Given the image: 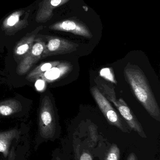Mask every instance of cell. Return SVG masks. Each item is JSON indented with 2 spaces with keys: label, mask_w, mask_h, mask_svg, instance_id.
<instances>
[{
  "label": "cell",
  "mask_w": 160,
  "mask_h": 160,
  "mask_svg": "<svg viewBox=\"0 0 160 160\" xmlns=\"http://www.w3.org/2000/svg\"><path fill=\"white\" fill-rule=\"evenodd\" d=\"M124 76L137 99L151 117L160 121V109L150 85L142 70L137 66L128 63Z\"/></svg>",
  "instance_id": "1"
},
{
  "label": "cell",
  "mask_w": 160,
  "mask_h": 160,
  "mask_svg": "<svg viewBox=\"0 0 160 160\" xmlns=\"http://www.w3.org/2000/svg\"><path fill=\"white\" fill-rule=\"evenodd\" d=\"M97 84L100 86L101 93L107 99L114 104L130 128L137 132L141 137L146 138V134L144 131L141 123L125 101L121 98L116 99L114 88L102 82H99Z\"/></svg>",
  "instance_id": "2"
},
{
  "label": "cell",
  "mask_w": 160,
  "mask_h": 160,
  "mask_svg": "<svg viewBox=\"0 0 160 160\" xmlns=\"http://www.w3.org/2000/svg\"><path fill=\"white\" fill-rule=\"evenodd\" d=\"M55 130L56 121L52 103L49 96H45L42 99L39 109V134L44 139H52Z\"/></svg>",
  "instance_id": "3"
},
{
  "label": "cell",
  "mask_w": 160,
  "mask_h": 160,
  "mask_svg": "<svg viewBox=\"0 0 160 160\" xmlns=\"http://www.w3.org/2000/svg\"><path fill=\"white\" fill-rule=\"evenodd\" d=\"M91 92L94 99L108 122L111 125L118 128L121 131L129 133L128 128L125 125L110 102L103 96L97 87H93L91 88Z\"/></svg>",
  "instance_id": "4"
},
{
  "label": "cell",
  "mask_w": 160,
  "mask_h": 160,
  "mask_svg": "<svg viewBox=\"0 0 160 160\" xmlns=\"http://www.w3.org/2000/svg\"><path fill=\"white\" fill-rule=\"evenodd\" d=\"M78 45L58 38H50L45 48L41 58L59 54H67L75 51Z\"/></svg>",
  "instance_id": "5"
},
{
  "label": "cell",
  "mask_w": 160,
  "mask_h": 160,
  "mask_svg": "<svg viewBox=\"0 0 160 160\" xmlns=\"http://www.w3.org/2000/svg\"><path fill=\"white\" fill-rule=\"evenodd\" d=\"M45 45V43L40 39L36 40L35 43H34L31 49L23 57L18 66L17 71L19 75L25 74L41 58Z\"/></svg>",
  "instance_id": "6"
},
{
  "label": "cell",
  "mask_w": 160,
  "mask_h": 160,
  "mask_svg": "<svg viewBox=\"0 0 160 160\" xmlns=\"http://www.w3.org/2000/svg\"><path fill=\"white\" fill-rule=\"evenodd\" d=\"M43 27H38L35 31L23 38L16 46L14 50V53L17 57L26 55L34 45L35 38L39 32L42 29Z\"/></svg>",
  "instance_id": "7"
},
{
  "label": "cell",
  "mask_w": 160,
  "mask_h": 160,
  "mask_svg": "<svg viewBox=\"0 0 160 160\" xmlns=\"http://www.w3.org/2000/svg\"><path fill=\"white\" fill-rule=\"evenodd\" d=\"M17 132L16 129L0 132V152L3 153L5 157L8 155L10 144L16 137Z\"/></svg>",
  "instance_id": "8"
},
{
  "label": "cell",
  "mask_w": 160,
  "mask_h": 160,
  "mask_svg": "<svg viewBox=\"0 0 160 160\" xmlns=\"http://www.w3.org/2000/svg\"><path fill=\"white\" fill-rule=\"evenodd\" d=\"M21 105L15 99H8L0 102V115L3 116L11 115L20 111Z\"/></svg>",
  "instance_id": "9"
},
{
  "label": "cell",
  "mask_w": 160,
  "mask_h": 160,
  "mask_svg": "<svg viewBox=\"0 0 160 160\" xmlns=\"http://www.w3.org/2000/svg\"><path fill=\"white\" fill-rule=\"evenodd\" d=\"M74 160H93L89 150L81 143L80 140H73Z\"/></svg>",
  "instance_id": "10"
},
{
  "label": "cell",
  "mask_w": 160,
  "mask_h": 160,
  "mask_svg": "<svg viewBox=\"0 0 160 160\" xmlns=\"http://www.w3.org/2000/svg\"><path fill=\"white\" fill-rule=\"evenodd\" d=\"M59 63L60 62H53L42 64L31 71L26 78V79L30 82H34V80L40 78L44 73L52 68L59 65Z\"/></svg>",
  "instance_id": "11"
},
{
  "label": "cell",
  "mask_w": 160,
  "mask_h": 160,
  "mask_svg": "<svg viewBox=\"0 0 160 160\" xmlns=\"http://www.w3.org/2000/svg\"><path fill=\"white\" fill-rule=\"evenodd\" d=\"M52 29L55 30H63L65 31H76V32L79 34L85 36L89 37V34L83 29L81 28H77V26L74 22L70 21L64 22L60 24L54 25Z\"/></svg>",
  "instance_id": "12"
},
{
  "label": "cell",
  "mask_w": 160,
  "mask_h": 160,
  "mask_svg": "<svg viewBox=\"0 0 160 160\" xmlns=\"http://www.w3.org/2000/svg\"><path fill=\"white\" fill-rule=\"evenodd\" d=\"M65 68L55 66L52 68L46 71L41 76V78L48 80H54L59 78L61 75L64 74Z\"/></svg>",
  "instance_id": "13"
},
{
  "label": "cell",
  "mask_w": 160,
  "mask_h": 160,
  "mask_svg": "<svg viewBox=\"0 0 160 160\" xmlns=\"http://www.w3.org/2000/svg\"><path fill=\"white\" fill-rule=\"evenodd\" d=\"M120 157V149L116 144H113L110 147L104 160H119Z\"/></svg>",
  "instance_id": "14"
},
{
  "label": "cell",
  "mask_w": 160,
  "mask_h": 160,
  "mask_svg": "<svg viewBox=\"0 0 160 160\" xmlns=\"http://www.w3.org/2000/svg\"><path fill=\"white\" fill-rule=\"evenodd\" d=\"M21 14L19 11L14 12L9 16L4 22V25L6 28H11L16 26L20 20Z\"/></svg>",
  "instance_id": "15"
},
{
  "label": "cell",
  "mask_w": 160,
  "mask_h": 160,
  "mask_svg": "<svg viewBox=\"0 0 160 160\" xmlns=\"http://www.w3.org/2000/svg\"><path fill=\"white\" fill-rule=\"evenodd\" d=\"M100 75L101 77H103L106 79L109 80L114 83H116L113 74L110 68H104L101 69L100 72Z\"/></svg>",
  "instance_id": "16"
},
{
  "label": "cell",
  "mask_w": 160,
  "mask_h": 160,
  "mask_svg": "<svg viewBox=\"0 0 160 160\" xmlns=\"http://www.w3.org/2000/svg\"><path fill=\"white\" fill-rule=\"evenodd\" d=\"M89 131L90 132L91 139L94 142H96L97 140V135L96 130L94 126H91L89 127Z\"/></svg>",
  "instance_id": "17"
},
{
  "label": "cell",
  "mask_w": 160,
  "mask_h": 160,
  "mask_svg": "<svg viewBox=\"0 0 160 160\" xmlns=\"http://www.w3.org/2000/svg\"><path fill=\"white\" fill-rule=\"evenodd\" d=\"M45 86V82L43 80L38 79L36 81L35 87L39 91H41Z\"/></svg>",
  "instance_id": "18"
},
{
  "label": "cell",
  "mask_w": 160,
  "mask_h": 160,
  "mask_svg": "<svg viewBox=\"0 0 160 160\" xmlns=\"http://www.w3.org/2000/svg\"><path fill=\"white\" fill-rule=\"evenodd\" d=\"M62 0H50L49 4L53 7H55L60 4Z\"/></svg>",
  "instance_id": "19"
},
{
  "label": "cell",
  "mask_w": 160,
  "mask_h": 160,
  "mask_svg": "<svg viewBox=\"0 0 160 160\" xmlns=\"http://www.w3.org/2000/svg\"><path fill=\"white\" fill-rule=\"evenodd\" d=\"M126 160H138V159L134 153H132L129 154Z\"/></svg>",
  "instance_id": "20"
},
{
  "label": "cell",
  "mask_w": 160,
  "mask_h": 160,
  "mask_svg": "<svg viewBox=\"0 0 160 160\" xmlns=\"http://www.w3.org/2000/svg\"><path fill=\"white\" fill-rule=\"evenodd\" d=\"M55 160H62L59 158H56Z\"/></svg>",
  "instance_id": "21"
}]
</instances>
